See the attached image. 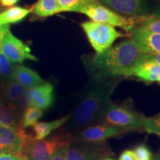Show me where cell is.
Here are the masks:
<instances>
[{"mask_svg":"<svg viewBox=\"0 0 160 160\" xmlns=\"http://www.w3.org/2000/svg\"><path fill=\"white\" fill-rule=\"evenodd\" d=\"M121 79H93L91 78L84 88L74 111L71 113L66 133L74 134L83 128L98 124L111 96ZM67 122V123H68Z\"/></svg>","mask_w":160,"mask_h":160,"instance_id":"1","label":"cell"},{"mask_svg":"<svg viewBox=\"0 0 160 160\" xmlns=\"http://www.w3.org/2000/svg\"><path fill=\"white\" fill-rule=\"evenodd\" d=\"M143 54L131 39H127L101 53L84 57V64L93 79H122Z\"/></svg>","mask_w":160,"mask_h":160,"instance_id":"2","label":"cell"},{"mask_svg":"<svg viewBox=\"0 0 160 160\" xmlns=\"http://www.w3.org/2000/svg\"><path fill=\"white\" fill-rule=\"evenodd\" d=\"M72 140L73 135L66 132L41 140L35 139L25 133L22 153L28 160H51L59 150L68 145Z\"/></svg>","mask_w":160,"mask_h":160,"instance_id":"3","label":"cell"},{"mask_svg":"<svg viewBox=\"0 0 160 160\" xmlns=\"http://www.w3.org/2000/svg\"><path fill=\"white\" fill-rule=\"evenodd\" d=\"M145 117L126 104H118L111 99L105 105L98 124L111 125L124 131H139L142 129Z\"/></svg>","mask_w":160,"mask_h":160,"instance_id":"4","label":"cell"},{"mask_svg":"<svg viewBox=\"0 0 160 160\" xmlns=\"http://www.w3.org/2000/svg\"><path fill=\"white\" fill-rule=\"evenodd\" d=\"M80 26L85 32L90 45L97 53H101L109 49L119 38L130 37V33H121L113 26L91 20L83 22Z\"/></svg>","mask_w":160,"mask_h":160,"instance_id":"5","label":"cell"},{"mask_svg":"<svg viewBox=\"0 0 160 160\" xmlns=\"http://www.w3.org/2000/svg\"><path fill=\"white\" fill-rule=\"evenodd\" d=\"M80 13L89 17L91 21L120 28L128 33H131L136 25L134 18L123 17L102 5L98 1L87 5Z\"/></svg>","mask_w":160,"mask_h":160,"instance_id":"6","label":"cell"},{"mask_svg":"<svg viewBox=\"0 0 160 160\" xmlns=\"http://www.w3.org/2000/svg\"><path fill=\"white\" fill-rule=\"evenodd\" d=\"M0 51L13 63H22L25 60L38 61L29 46L13 35L9 25L0 27Z\"/></svg>","mask_w":160,"mask_h":160,"instance_id":"7","label":"cell"},{"mask_svg":"<svg viewBox=\"0 0 160 160\" xmlns=\"http://www.w3.org/2000/svg\"><path fill=\"white\" fill-rule=\"evenodd\" d=\"M109 150L102 143H85L73 139L66 146L65 160H100L108 157Z\"/></svg>","mask_w":160,"mask_h":160,"instance_id":"8","label":"cell"},{"mask_svg":"<svg viewBox=\"0 0 160 160\" xmlns=\"http://www.w3.org/2000/svg\"><path fill=\"white\" fill-rule=\"evenodd\" d=\"M128 132L113 126L98 124L88 126L73 134V139L85 143H102L107 139L127 133Z\"/></svg>","mask_w":160,"mask_h":160,"instance_id":"9","label":"cell"},{"mask_svg":"<svg viewBox=\"0 0 160 160\" xmlns=\"http://www.w3.org/2000/svg\"><path fill=\"white\" fill-rule=\"evenodd\" d=\"M99 3L116 13L128 18L150 15V8L146 0H97Z\"/></svg>","mask_w":160,"mask_h":160,"instance_id":"10","label":"cell"},{"mask_svg":"<svg viewBox=\"0 0 160 160\" xmlns=\"http://www.w3.org/2000/svg\"><path fill=\"white\" fill-rule=\"evenodd\" d=\"M130 77L147 83L160 82V65L143 54L139 62L125 73V78Z\"/></svg>","mask_w":160,"mask_h":160,"instance_id":"11","label":"cell"},{"mask_svg":"<svg viewBox=\"0 0 160 160\" xmlns=\"http://www.w3.org/2000/svg\"><path fill=\"white\" fill-rule=\"evenodd\" d=\"M130 37L142 54H160V34L153 33L139 27H134Z\"/></svg>","mask_w":160,"mask_h":160,"instance_id":"12","label":"cell"},{"mask_svg":"<svg viewBox=\"0 0 160 160\" xmlns=\"http://www.w3.org/2000/svg\"><path fill=\"white\" fill-rule=\"evenodd\" d=\"M25 94L28 99L30 107L37 108L42 111L50 108L55 100L54 88L48 82L27 89Z\"/></svg>","mask_w":160,"mask_h":160,"instance_id":"13","label":"cell"},{"mask_svg":"<svg viewBox=\"0 0 160 160\" xmlns=\"http://www.w3.org/2000/svg\"><path fill=\"white\" fill-rule=\"evenodd\" d=\"M25 130L15 129L0 125V151L21 153Z\"/></svg>","mask_w":160,"mask_h":160,"instance_id":"14","label":"cell"},{"mask_svg":"<svg viewBox=\"0 0 160 160\" xmlns=\"http://www.w3.org/2000/svg\"><path fill=\"white\" fill-rule=\"evenodd\" d=\"M11 78L21 84L26 89L31 88L45 82L37 72L21 65H14Z\"/></svg>","mask_w":160,"mask_h":160,"instance_id":"15","label":"cell"},{"mask_svg":"<svg viewBox=\"0 0 160 160\" xmlns=\"http://www.w3.org/2000/svg\"><path fill=\"white\" fill-rule=\"evenodd\" d=\"M26 89L21 84L12 78H8L2 83L0 88V98L4 101L14 105L20 97L25 93Z\"/></svg>","mask_w":160,"mask_h":160,"instance_id":"16","label":"cell"},{"mask_svg":"<svg viewBox=\"0 0 160 160\" xmlns=\"http://www.w3.org/2000/svg\"><path fill=\"white\" fill-rule=\"evenodd\" d=\"M32 12L33 6L29 8L14 6L0 11V27L21 22Z\"/></svg>","mask_w":160,"mask_h":160,"instance_id":"17","label":"cell"},{"mask_svg":"<svg viewBox=\"0 0 160 160\" xmlns=\"http://www.w3.org/2000/svg\"><path fill=\"white\" fill-rule=\"evenodd\" d=\"M20 119L19 112L15 106L6 102L0 98V125L11 128H22Z\"/></svg>","mask_w":160,"mask_h":160,"instance_id":"18","label":"cell"},{"mask_svg":"<svg viewBox=\"0 0 160 160\" xmlns=\"http://www.w3.org/2000/svg\"><path fill=\"white\" fill-rule=\"evenodd\" d=\"M71 118V113L59 119L53 120L51 122H37L33 127V131L34 132V138L37 140L45 139L49 136L55 130L59 128L65 123L68 122Z\"/></svg>","mask_w":160,"mask_h":160,"instance_id":"19","label":"cell"},{"mask_svg":"<svg viewBox=\"0 0 160 160\" xmlns=\"http://www.w3.org/2000/svg\"><path fill=\"white\" fill-rule=\"evenodd\" d=\"M61 12L58 0H38L33 5V13L35 17L46 18Z\"/></svg>","mask_w":160,"mask_h":160,"instance_id":"20","label":"cell"},{"mask_svg":"<svg viewBox=\"0 0 160 160\" xmlns=\"http://www.w3.org/2000/svg\"><path fill=\"white\" fill-rule=\"evenodd\" d=\"M135 27H139L153 33L160 34V19L153 14L136 17Z\"/></svg>","mask_w":160,"mask_h":160,"instance_id":"21","label":"cell"},{"mask_svg":"<svg viewBox=\"0 0 160 160\" xmlns=\"http://www.w3.org/2000/svg\"><path fill=\"white\" fill-rule=\"evenodd\" d=\"M43 111L34 107H29L23 111L20 119V126L25 130L38 122V120L43 117Z\"/></svg>","mask_w":160,"mask_h":160,"instance_id":"22","label":"cell"},{"mask_svg":"<svg viewBox=\"0 0 160 160\" xmlns=\"http://www.w3.org/2000/svg\"><path fill=\"white\" fill-rule=\"evenodd\" d=\"M61 12L80 13L84 7L91 4L88 0H58Z\"/></svg>","mask_w":160,"mask_h":160,"instance_id":"23","label":"cell"},{"mask_svg":"<svg viewBox=\"0 0 160 160\" xmlns=\"http://www.w3.org/2000/svg\"><path fill=\"white\" fill-rule=\"evenodd\" d=\"M143 131L160 137V113L151 117H145L142 125Z\"/></svg>","mask_w":160,"mask_h":160,"instance_id":"24","label":"cell"},{"mask_svg":"<svg viewBox=\"0 0 160 160\" xmlns=\"http://www.w3.org/2000/svg\"><path fill=\"white\" fill-rule=\"evenodd\" d=\"M13 68L9 59L0 51V75L3 77L10 78Z\"/></svg>","mask_w":160,"mask_h":160,"instance_id":"25","label":"cell"},{"mask_svg":"<svg viewBox=\"0 0 160 160\" xmlns=\"http://www.w3.org/2000/svg\"><path fill=\"white\" fill-rule=\"evenodd\" d=\"M133 152L137 160H153L151 152L145 145L137 146Z\"/></svg>","mask_w":160,"mask_h":160,"instance_id":"26","label":"cell"},{"mask_svg":"<svg viewBox=\"0 0 160 160\" xmlns=\"http://www.w3.org/2000/svg\"><path fill=\"white\" fill-rule=\"evenodd\" d=\"M0 160H28L22 153L0 151Z\"/></svg>","mask_w":160,"mask_h":160,"instance_id":"27","label":"cell"},{"mask_svg":"<svg viewBox=\"0 0 160 160\" xmlns=\"http://www.w3.org/2000/svg\"><path fill=\"white\" fill-rule=\"evenodd\" d=\"M118 160H137V159H136V157L133 151H131V150H126V151H123L120 154Z\"/></svg>","mask_w":160,"mask_h":160,"instance_id":"28","label":"cell"},{"mask_svg":"<svg viewBox=\"0 0 160 160\" xmlns=\"http://www.w3.org/2000/svg\"><path fill=\"white\" fill-rule=\"evenodd\" d=\"M66 147H64L62 148L59 150L57 153L53 155V157L51 158V160H65V152Z\"/></svg>","mask_w":160,"mask_h":160,"instance_id":"29","label":"cell"},{"mask_svg":"<svg viewBox=\"0 0 160 160\" xmlns=\"http://www.w3.org/2000/svg\"><path fill=\"white\" fill-rule=\"evenodd\" d=\"M20 0H0V5L2 7H11L19 2Z\"/></svg>","mask_w":160,"mask_h":160,"instance_id":"30","label":"cell"},{"mask_svg":"<svg viewBox=\"0 0 160 160\" xmlns=\"http://www.w3.org/2000/svg\"><path fill=\"white\" fill-rule=\"evenodd\" d=\"M147 55V54H145ZM148 57L150 58V59L155 61L156 62L159 64L160 65V54L159 55H147Z\"/></svg>","mask_w":160,"mask_h":160,"instance_id":"31","label":"cell"},{"mask_svg":"<svg viewBox=\"0 0 160 160\" xmlns=\"http://www.w3.org/2000/svg\"><path fill=\"white\" fill-rule=\"evenodd\" d=\"M153 15H154L155 17H157L159 18V19H160V5H159V7L157 8V11H156L155 13H153Z\"/></svg>","mask_w":160,"mask_h":160,"instance_id":"32","label":"cell"},{"mask_svg":"<svg viewBox=\"0 0 160 160\" xmlns=\"http://www.w3.org/2000/svg\"><path fill=\"white\" fill-rule=\"evenodd\" d=\"M100 160H115V159H113V158L109 157H105L102 158V159H100Z\"/></svg>","mask_w":160,"mask_h":160,"instance_id":"33","label":"cell"},{"mask_svg":"<svg viewBox=\"0 0 160 160\" xmlns=\"http://www.w3.org/2000/svg\"><path fill=\"white\" fill-rule=\"evenodd\" d=\"M88 1L89 2L93 3V2H97V0H88Z\"/></svg>","mask_w":160,"mask_h":160,"instance_id":"34","label":"cell"},{"mask_svg":"<svg viewBox=\"0 0 160 160\" xmlns=\"http://www.w3.org/2000/svg\"><path fill=\"white\" fill-rule=\"evenodd\" d=\"M159 83H160V82H159Z\"/></svg>","mask_w":160,"mask_h":160,"instance_id":"35","label":"cell"}]
</instances>
